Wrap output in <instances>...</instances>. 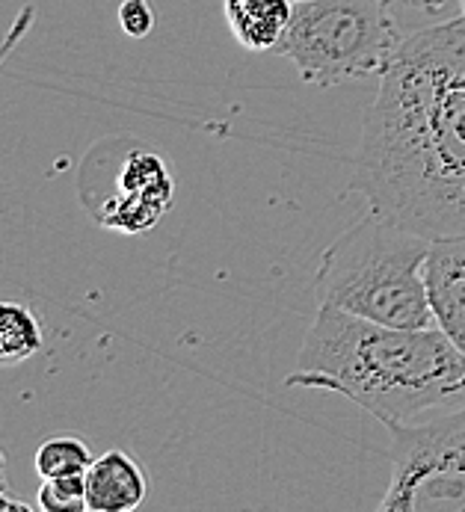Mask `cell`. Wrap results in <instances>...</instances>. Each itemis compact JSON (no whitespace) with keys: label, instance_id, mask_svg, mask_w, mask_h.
<instances>
[{"label":"cell","instance_id":"ba28073f","mask_svg":"<svg viewBox=\"0 0 465 512\" xmlns=\"http://www.w3.org/2000/svg\"><path fill=\"white\" fill-rule=\"evenodd\" d=\"M86 512H131L143 507L149 477L143 465L125 450H104L83 474Z\"/></svg>","mask_w":465,"mask_h":512},{"label":"cell","instance_id":"52a82bcc","mask_svg":"<svg viewBox=\"0 0 465 512\" xmlns=\"http://www.w3.org/2000/svg\"><path fill=\"white\" fill-rule=\"evenodd\" d=\"M424 282L436 326L465 359V234L436 237L430 243Z\"/></svg>","mask_w":465,"mask_h":512},{"label":"cell","instance_id":"3957f363","mask_svg":"<svg viewBox=\"0 0 465 512\" xmlns=\"http://www.w3.org/2000/svg\"><path fill=\"white\" fill-rule=\"evenodd\" d=\"M430 243L421 231L371 208L323 249L314 279L317 305L400 329L436 326L424 282Z\"/></svg>","mask_w":465,"mask_h":512},{"label":"cell","instance_id":"30bf717a","mask_svg":"<svg viewBox=\"0 0 465 512\" xmlns=\"http://www.w3.org/2000/svg\"><path fill=\"white\" fill-rule=\"evenodd\" d=\"M42 323L24 302L0 299V367L24 365L42 350Z\"/></svg>","mask_w":465,"mask_h":512},{"label":"cell","instance_id":"5b68a950","mask_svg":"<svg viewBox=\"0 0 465 512\" xmlns=\"http://www.w3.org/2000/svg\"><path fill=\"white\" fill-rule=\"evenodd\" d=\"M383 512H465V406L436 421L391 427Z\"/></svg>","mask_w":465,"mask_h":512},{"label":"cell","instance_id":"9c48e42d","mask_svg":"<svg viewBox=\"0 0 465 512\" xmlns=\"http://www.w3.org/2000/svg\"><path fill=\"white\" fill-rule=\"evenodd\" d=\"M226 24L240 48L246 51H273L285 36L294 0H223Z\"/></svg>","mask_w":465,"mask_h":512},{"label":"cell","instance_id":"9a60e30c","mask_svg":"<svg viewBox=\"0 0 465 512\" xmlns=\"http://www.w3.org/2000/svg\"><path fill=\"white\" fill-rule=\"evenodd\" d=\"M0 510L30 512V510H33V504H27V501H21V498L9 495V489H6V492H0Z\"/></svg>","mask_w":465,"mask_h":512},{"label":"cell","instance_id":"e0dca14e","mask_svg":"<svg viewBox=\"0 0 465 512\" xmlns=\"http://www.w3.org/2000/svg\"><path fill=\"white\" fill-rule=\"evenodd\" d=\"M460 3H463V18H465V0H460Z\"/></svg>","mask_w":465,"mask_h":512},{"label":"cell","instance_id":"7a4b0ae2","mask_svg":"<svg viewBox=\"0 0 465 512\" xmlns=\"http://www.w3.org/2000/svg\"><path fill=\"white\" fill-rule=\"evenodd\" d=\"M285 388L341 394L391 430L465 397V359L439 326L400 329L317 305Z\"/></svg>","mask_w":465,"mask_h":512},{"label":"cell","instance_id":"7c38bea8","mask_svg":"<svg viewBox=\"0 0 465 512\" xmlns=\"http://www.w3.org/2000/svg\"><path fill=\"white\" fill-rule=\"evenodd\" d=\"M36 507L42 512H83L86 510V480L78 477H51L42 480Z\"/></svg>","mask_w":465,"mask_h":512},{"label":"cell","instance_id":"277c9868","mask_svg":"<svg viewBox=\"0 0 465 512\" xmlns=\"http://www.w3.org/2000/svg\"><path fill=\"white\" fill-rule=\"evenodd\" d=\"M403 33L386 0H300L273 54L294 63L311 86L383 77Z\"/></svg>","mask_w":465,"mask_h":512},{"label":"cell","instance_id":"6da1fadb","mask_svg":"<svg viewBox=\"0 0 465 512\" xmlns=\"http://www.w3.org/2000/svg\"><path fill=\"white\" fill-rule=\"evenodd\" d=\"M350 190L430 240L465 234V18L403 39L365 110Z\"/></svg>","mask_w":465,"mask_h":512},{"label":"cell","instance_id":"2e32d148","mask_svg":"<svg viewBox=\"0 0 465 512\" xmlns=\"http://www.w3.org/2000/svg\"><path fill=\"white\" fill-rule=\"evenodd\" d=\"M9 483H6V453L0 450V492H6Z\"/></svg>","mask_w":465,"mask_h":512},{"label":"cell","instance_id":"8fae6325","mask_svg":"<svg viewBox=\"0 0 465 512\" xmlns=\"http://www.w3.org/2000/svg\"><path fill=\"white\" fill-rule=\"evenodd\" d=\"M92 459L95 456H92L89 444L78 436H51L39 444V450L33 456V468H36L39 480L78 477V474H86Z\"/></svg>","mask_w":465,"mask_h":512},{"label":"cell","instance_id":"ac0fdd59","mask_svg":"<svg viewBox=\"0 0 465 512\" xmlns=\"http://www.w3.org/2000/svg\"><path fill=\"white\" fill-rule=\"evenodd\" d=\"M386 3H394V0H386Z\"/></svg>","mask_w":465,"mask_h":512},{"label":"cell","instance_id":"4fadbf2b","mask_svg":"<svg viewBox=\"0 0 465 512\" xmlns=\"http://www.w3.org/2000/svg\"><path fill=\"white\" fill-rule=\"evenodd\" d=\"M155 6L149 0H122L119 27L128 39H146L155 30Z\"/></svg>","mask_w":465,"mask_h":512},{"label":"cell","instance_id":"5bb4252c","mask_svg":"<svg viewBox=\"0 0 465 512\" xmlns=\"http://www.w3.org/2000/svg\"><path fill=\"white\" fill-rule=\"evenodd\" d=\"M409 9H418L424 15H448V9L454 6V0H400Z\"/></svg>","mask_w":465,"mask_h":512},{"label":"cell","instance_id":"d6986e66","mask_svg":"<svg viewBox=\"0 0 465 512\" xmlns=\"http://www.w3.org/2000/svg\"><path fill=\"white\" fill-rule=\"evenodd\" d=\"M294 3H300V0H294Z\"/></svg>","mask_w":465,"mask_h":512},{"label":"cell","instance_id":"8992f818","mask_svg":"<svg viewBox=\"0 0 465 512\" xmlns=\"http://www.w3.org/2000/svg\"><path fill=\"white\" fill-rule=\"evenodd\" d=\"M175 181L163 154L152 148L131 146L116 169L113 193L92 211L95 220L110 231L143 234L163 220L172 208Z\"/></svg>","mask_w":465,"mask_h":512}]
</instances>
